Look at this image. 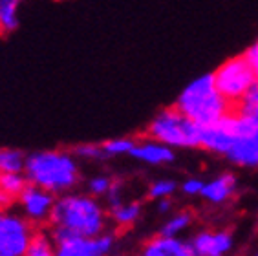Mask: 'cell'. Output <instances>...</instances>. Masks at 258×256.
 Returning a JSON list of instances; mask_svg holds the SVG:
<instances>
[{"label":"cell","mask_w":258,"mask_h":256,"mask_svg":"<svg viewBox=\"0 0 258 256\" xmlns=\"http://www.w3.org/2000/svg\"><path fill=\"white\" fill-rule=\"evenodd\" d=\"M249 256H258V238L254 240L253 247H251V251H249Z\"/></svg>","instance_id":"4dcf8cb0"},{"label":"cell","mask_w":258,"mask_h":256,"mask_svg":"<svg viewBox=\"0 0 258 256\" xmlns=\"http://www.w3.org/2000/svg\"><path fill=\"white\" fill-rule=\"evenodd\" d=\"M136 256H169L163 251V247L159 245L158 238H150L147 243H143V247L139 249V252Z\"/></svg>","instance_id":"4316f807"},{"label":"cell","mask_w":258,"mask_h":256,"mask_svg":"<svg viewBox=\"0 0 258 256\" xmlns=\"http://www.w3.org/2000/svg\"><path fill=\"white\" fill-rule=\"evenodd\" d=\"M213 75L218 92L233 104L234 110L258 81V75L254 74L253 66L243 57V53L224 60L214 70Z\"/></svg>","instance_id":"5b68a950"},{"label":"cell","mask_w":258,"mask_h":256,"mask_svg":"<svg viewBox=\"0 0 258 256\" xmlns=\"http://www.w3.org/2000/svg\"><path fill=\"white\" fill-rule=\"evenodd\" d=\"M156 205V212L159 216H170L174 211H176V203H174V198H165V200H158L154 202Z\"/></svg>","instance_id":"83f0119b"},{"label":"cell","mask_w":258,"mask_h":256,"mask_svg":"<svg viewBox=\"0 0 258 256\" xmlns=\"http://www.w3.org/2000/svg\"><path fill=\"white\" fill-rule=\"evenodd\" d=\"M108 209L88 192H66L57 196L48 227L64 229L75 236H99L108 231Z\"/></svg>","instance_id":"6da1fadb"},{"label":"cell","mask_w":258,"mask_h":256,"mask_svg":"<svg viewBox=\"0 0 258 256\" xmlns=\"http://www.w3.org/2000/svg\"><path fill=\"white\" fill-rule=\"evenodd\" d=\"M35 229L20 212L0 211V256H24Z\"/></svg>","instance_id":"ba28073f"},{"label":"cell","mask_w":258,"mask_h":256,"mask_svg":"<svg viewBox=\"0 0 258 256\" xmlns=\"http://www.w3.org/2000/svg\"><path fill=\"white\" fill-rule=\"evenodd\" d=\"M196 222V214L190 209H178L170 216L165 218V222L159 227V236H183L185 232L190 231Z\"/></svg>","instance_id":"5bb4252c"},{"label":"cell","mask_w":258,"mask_h":256,"mask_svg":"<svg viewBox=\"0 0 258 256\" xmlns=\"http://www.w3.org/2000/svg\"><path fill=\"white\" fill-rule=\"evenodd\" d=\"M30 185L28 177L24 172H10V174H0V190L10 194L11 198H19L24 188Z\"/></svg>","instance_id":"44dd1931"},{"label":"cell","mask_w":258,"mask_h":256,"mask_svg":"<svg viewBox=\"0 0 258 256\" xmlns=\"http://www.w3.org/2000/svg\"><path fill=\"white\" fill-rule=\"evenodd\" d=\"M176 192H179V181L174 177H158L147 187V200L158 202L165 198H174Z\"/></svg>","instance_id":"d6986e66"},{"label":"cell","mask_w":258,"mask_h":256,"mask_svg":"<svg viewBox=\"0 0 258 256\" xmlns=\"http://www.w3.org/2000/svg\"><path fill=\"white\" fill-rule=\"evenodd\" d=\"M130 158L149 167H167V165H172L178 156L174 148L150 138H143L138 139L136 147L130 152Z\"/></svg>","instance_id":"7c38bea8"},{"label":"cell","mask_w":258,"mask_h":256,"mask_svg":"<svg viewBox=\"0 0 258 256\" xmlns=\"http://www.w3.org/2000/svg\"><path fill=\"white\" fill-rule=\"evenodd\" d=\"M234 168L258 170V121L234 110V134L224 156Z\"/></svg>","instance_id":"8992f818"},{"label":"cell","mask_w":258,"mask_h":256,"mask_svg":"<svg viewBox=\"0 0 258 256\" xmlns=\"http://www.w3.org/2000/svg\"><path fill=\"white\" fill-rule=\"evenodd\" d=\"M24 256H57V245L48 229L37 227Z\"/></svg>","instance_id":"9a60e30c"},{"label":"cell","mask_w":258,"mask_h":256,"mask_svg":"<svg viewBox=\"0 0 258 256\" xmlns=\"http://www.w3.org/2000/svg\"><path fill=\"white\" fill-rule=\"evenodd\" d=\"M243 57L249 60V64H251L253 70H254V74L258 75V39L254 40L253 44L249 46L245 51H243Z\"/></svg>","instance_id":"f1b7e54d"},{"label":"cell","mask_w":258,"mask_h":256,"mask_svg":"<svg viewBox=\"0 0 258 256\" xmlns=\"http://www.w3.org/2000/svg\"><path fill=\"white\" fill-rule=\"evenodd\" d=\"M72 152H74V156L79 159V161L99 163V161H104V159H108L101 143H79L72 148Z\"/></svg>","instance_id":"7402d4cb"},{"label":"cell","mask_w":258,"mask_h":256,"mask_svg":"<svg viewBox=\"0 0 258 256\" xmlns=\"http://www.w3.org/2000/svg\"><path fill=\"white\" fill-rule=\"evenodd\" d=\"M28 154L19 148L0 147V174L10 172H24Z\"/></svg>","instance_id":"e0dca14e"},{"label":"cell","mask_w":258,"mask_h":256,"mask_svg":"<svg viewBox=\"0 0 258 256\" xmlns=\"http://www.w3.org/2000/svg\"><path fill=\"white\" fill-rule=\"evenodd\" d=\"M240 192V179L238 176L231 170H224V172L216 174L211 179H205L204 190L200 194V198L204 200L205 205L213 209H224L229 203H233L236 200Z\"/></svg>","instance_id":"8fae6325"},{"label":"cell","mask_w":258,"mask_h":256,"mask_svg":"<svg viewBox=\"0 0 258 256\" xmlns=\"http://www.w3.org/2000/svg\"><path fill=\"white\" fill-rule=\"evenodd\" d=\"M13 202H17L15 198H11L10 194H6L4 190H0V211H10L13 207Z\"/></svg>","instance_id":"f546056e"},{"label":"cell","mask_w":258,"mask_h":256,"mask_svg":"<svg viewBox=\"0 0 258 256\" xmlns=\"http://www.w3.org/2000/svg\"><path fill=\"white\" fill-rule=\"evenodd\" d=\"M174 106L200 126L216 123L234 110L233 104L218 92L213 74H204L190 81L178 94Z\"/></svg>","instance_id":"3957f363"},{"label":"cell","mask_w":258,"mask_h":256,"mask_svg":"<svg viewBox=\"0 0 258 256\" xmlns=\"http://www.w3.org/2000/svg\"><path fill=\"white\" fill-rule=\"evenodd\" d=\"M138 139L130 138V136H121V138H110L103 141V150L106 154V158H121V156H130L132 148L136 147Z\"/></svg>","instance_id":"ffe728a7"},{"label":"cell","mask_w":258,"mask_h":256,"mask_svg":"<svg viewBox=\"0 0 258 256\" xmlns=\"http://www.w3.org/2000/svg\"><path fill=\"white\" fill-rule=\"evenodd\" d=\"M205 179L200 176H189L185 177L183 181H179V192L185 198H200L202 190H204Z\"/></svg>","instance_id":"d4e9b609"},{"label":"cell","mask_w":258,"mask_h":256,"mask_svg":"<svg viewBox=\"0 0 258 256\" xmlns=\"http://www.w3.org/2000/svg\"><path fill=\"white\" fill-rule=\"evenodd\" d=\"M145 138L167 145L174 150L202 148V126L176 106L161 108L145 126Z\"/></svg>","instance_id":"277c9868"},{"label":"cell","mask_w":258,"mask_h":256,"mask_svg":"<svg viewBox=\"0 0 258 256\" xmlns=\"http://www.w3.org/2000/svg\"><path fill=\"white\" fill-rule=\"evenodd\" d=\"M240 113H245L249 117H254L258 121V81L254 83V86L249 90V94L243 97L242 103L236 106Z\"/></svg>","instance_id":"cb8c5ba5"},{"label":"cell","mask_w":258,"mask_h":256,"mask_svg":"<svg viewBox=\"0 0 258 256\" xmlns=\"http://www.w3.org/2000/svg\"><path fill=\"white\" fill-rule=\"evenodd\" d=\"M24 174L31 185L44 188L55 196L75 190L81 183L79 159L72 150L51 148L28 154Z\"/></svg>","instance_id":"7a4b0ae2"},{"label":"cell","mask_w":258,"mask_h":256,"mask_svg":"<svg viewBox=\"0 0 258 256\" xmlns=\"http://www.w3.org/2000/svg\"><path fill=\"white\" fill-rule=\"evenodd\" d=\"M103 200H104L106 209H112V207H115V205L123 203L124 200H126V198H124V181L123 179L115 177L114 183H112V187H110V190H108V194H106Z\"/></svg>","instance_id":"484cf974"},{"label":"cell","mask_w":258,"mask_h":256,"mask_svg":"<svg viewBox=\"0 0 258 256\" xmlns=\"http://www.w3.org/2000/svg\"><path fill=\"white\" fill-rule=\"evenodd\" d=\"M158 238L159 245L163 247V251L169 256H196L194 247L190 243V238L185 236H159Z\"/></svg>","instance_id":"ac0fdd59"},{"label":"cell","mask_w":258,"mask_h":256,"mask_svg":"<svg viewBox=\"0 0 258 256\" xmlns=\"http://www.w3.org/2000/svg\"><path fill=\"white\" fill-rule=\"evenodd\" d=\"M110 223L115 229H130L143 216V202L139 200H124L123 203L108 209Z\"/></svg>","instance_id":"4fadbf2b"},{"label":"cell","mask_w":258,"mask_h":256,"mask_svg":"<svg viewBox=\"0 0 258 256\" xmlns=\"http://www.w3.org/2000/svg\"><path fill=\"white\" fill-rule=\"evenodd\" d=\"M55 245H57V256H112L117 236L114 232H103L99 236H75L64 229L48 227Z\"/></svg>","instance_id":"52a82bcc"},{"label":"cell","mask_w":258,"mask_h":256,"mask_svg":"<svg viewBox=\"0 0 258 256\" xmlns=\"http://www.w3.org/2000/svg\"><path fill=\"white\" fill-rule=\"evenodd\" d=\"M57 196L37 185H28L24 192L17 198L19 212L28 220L33 227H44L50 223L51 212L55 207Z\"/></svg>","instance_id":"9c48e42d"},{"label":"cell","mask_w":258,"mask_h":256,"mask_svg":"<svg viewBox=\"0 0 258 256\" xmlns=\"http://www.w3.org/2000/svg\"><path fill=\"white\" fill-rule=\"evenodd\" d=\"M189 238L196 256H234L236 245H238L234 231L227 227L198 229Z\"/></svg>","instance_id":"30bf717a"},{"label":"cell","mask_w":258,"mask_h":256,"mask_svg":"<svg viewBox=\"0 0 258 256\" xmlns=\"http://www.w3.org/2000/svg\"><path fill=\"white\" fill-rule=\"evenodd\" d=\"M256 223H258V209H256Z\"/></svg>","instance_id":"1f68e13d"},{"label":"cell","mask_w":258,"mask_h":256,"mask_svg":"<svg viewBox=\"0 0 258 256\" xmlns=\"http://www.w3.org/2000/svg\"><path fill=\"white\" fill-rule=\"evenodd\" d=\"M115 177L110 176V174H97V176H92L86 181V192H88L90 196L94 198H104L108 194L110 187H112V183H114Z\"/></svg>","instance_id":"603a6c76"},{"label":"cell","mask_w":258,"mask_h":256,"mask_svg":"<svg viewBox=\"0 0 258 256\" xmlns=\"http://www.w3.org/2000/svg\"><path fill=\"white\" fill-rule=\"evenodd\" d=\"M22 0H0V35H10L20 24Z\"/></svg>","instance_id":"2e32d148"}]
</instances>
